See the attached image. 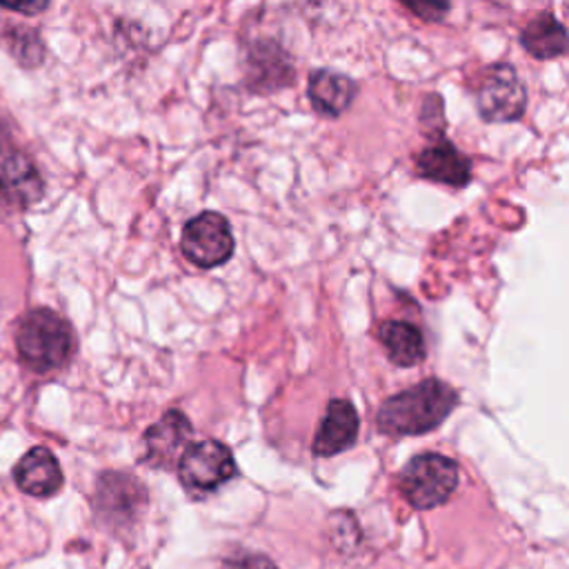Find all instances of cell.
<instances>
[{
  "label": "cell",
  "instance_id": "obj_8",
  "mask_svg": "<svg viewBox=\"0 0 569 569\" xmlns=\"http://www.w3.org/2000/svg\"><path fill=\"white\" fill-rule=\"evenodd\" d=\"M42 178L31 158L11 147L0 122V193L16 207L33 204L42 193Z\"/></svg>",
  "mask_w": 569,
  "mask_h": 569
},
{
  "label": "cell",
  "instance_id": "obj_12",
  "mask_svg": "<svg viewBox=\"0 0 569 569\" xmlns=\"http://www.w3.org/2000/svg\"><path fill=\"white\" fill-rule=\"evenodd\" d=\"M418 173L427 180L462 187L471 178V162L449 140L440 138L418 153Z\"/></svg>",
  "mask_w": 569,
  "mask_h": 569
},
{
  "label": "cell",
  "instance_id": "obj_5",
  "mask_svg": "<svg viewBox=\"0 0 569 569\" xmlns=\"http://www.w3.org/2000/svg\"><path fill=\"white\" fill-rule=\"evenodd\" d=\"M478 111L487 122H511L525 113L527 91L509 64H491L476 91Z\"/></svg>",
  "mask_w": 569,
  "mask_h": 569
},
{
  "label": "cell",
  "instance_id": "obj_6",
  "mask_svg": "<svg viewBox=\"0 0 569 569\" xmlns=\"http://www.w3.org/2000/svg\"><path fill=\"white\" fill-rule=\"evenodd\" d=\"M147 507L144 485L122 471H104L96 482V513L111 527H131Z\"/></svg>",
  "mask_w": 569,
  "mask_h": 569
},
{
  "label": "cell",
  "instance_id": "obj_10",
  "mask_svg": "<svg viewBox=\"0 0 569 569\" xmlns=\"http://www.w3.org/2000/svg\"><path fill=\"white\" fill-rule=\"evenodd\" d=\"M191 436L189 418L171 409L144 433V462L151 467H169L187 438Z\"/></svg>",
  "mask_w": 569,
  "mask_h": 569
},
{
  "label": "cell",
  "instance_id": "obj_7",
  "mask_svg": "<svg viewBox=\"0 0 569 569\" xmlns=\"http://www.w3.org/2000/svg\"><path fill=\"white\" fill-rule=\"evenodd\" d=\"M233 244L227 218L216 211H202L184 224L182 253L202 269L224 264L233 253Z\"/></svg>",
  "mask_w": 569,
  "mask_h": 569
},
{
  "label": "cell",
  "instance_id": "obj_1",
  "mask_svg": "<svg viewBox=\"0 0 569 569\" xmlns=\"http://www.w3.org/2000/svg\"><path fill=\"white\" fill-rule=\"evenodd\" d=\"M458 405V393L442 380H422L378 409V429L387 436H418L436 429Z\"/></svg>",
  "mask_w": 569,
  "mask_h": 569
},
{
  "label": "cell",
  "instance_id": "obj_2",
  "mask_svg": "<svg viewBox=\"0 0 569 569\" xmlns=\"http://www.w3.org/2000/svg\"><path fill=\"white\" fill-rule=\"evenodd\" d=\"M16 345L20 358L33 371H51L71 356L73 331L56 311L40 307L22 316L16 331Z\"/></svg>",
  "mask_w": 569,
  "mask_h": 569
},
{
  "label": "cell",
  "instance_id": "obj_17",
  "mask_svg": "<svg viewBox=\"0 0 569 569\" xmlns=\"http://www.w3.org/2000/svg\"><path fill=\"white\" fill-rule=\"evenodd\" d=\"M407 9L418 13L422 20H442V16L449 11V4L431 2V4H418V2H407Z\"/></svg>",
  "mask_w": 569,
  "mask_h": 569
},
{
  "label": "cell",
  "instance_id": "obj_11",
  "mask_svg": "<svg viewBox=\"0 0 569 569\" xmlns=\"http://www.w3.org/2000/svg\"><path fill=\"white\" fill-rule=\"evenodd\" d=\"M16 485L36 498L53 496L62 487V469L47 447L29 449L13 467Z\"/></svg>",
  "mask_w": 569,
  "mask_h": 569
},
{
  "label": "cell",
  "instance_id": "obj_13",
  "mask_svg": "<svg viewBox=\"0 0 569 569\" xmlns=\"http://www.w3.org/2000/svg\"><path fill=\"white\" fill-rule=\"evenodd\" d=\"M307 93L318 113L336 118L342 111H347V107L351 104V100L356 96V84L351 78H347L342 73H336L329 69H318L309 76Z\"/></svg>",
  "mask_w": 569,
  "mask_h": 569
},
{
  "label": "cell",
  "instance_id": "obj_4",
  "mask_svg": "<svg viewBox=\"0 0 569 569\" xmlns=\"http://www.w3.org/2000/svg\"><path fill=\"white\" fill-rule=\"evenodd\" d=\"M236 460L218 440L191 442L178 458L180 482L196 493H209L236 476Z\"/></svg>",
  "mask_w": 569,
  "mask_h": 569
},
{
  "label": "cell",
  "instance_id": "obj_18",
  "mask_svg": "<svg viewBox=\"0 0 569 569\" xmlns=\"http://www.w3.org/2000/svg\"><path fill=\"white\" fill-rule=\"evenodd\" d=\"M2 9H9V11H20V13H38L42 9H47V2H27V4H7V2H0Z\"/></svg>",
  "mask_w": 569,
  "mask_h": 569
},
{
  "label": "cell",
  "instance_id": "obj_9",
  "mask_svg": "<svg viewBox=\"0 0 569 569\" xmlns=\"http://www.w3.org/2000/svg\"><path fill=\"white\" fill-rule=\"evenodd\" d=\"M358 436V413L353 405L345 398H336L327 405L325 418L313 438V453L329 458L356 442Z\"/></svg>",
  "mask_w": 569,
  "mask_h": 569
},
{
  "label": "cell",
  "instance_id": "obj_15",
  "mask_svg": "<svg viewBox=\"0 0 569 569\" xmlns=\"http://www.w3.org/2000/svg\"><path fill=\"white\" fill-rule=\"evenodd\" d=\"M522 47L529 51V56L538 60L558 58L569 51V33L551 13H540L533 18L520 36Z\"/></svg>",
  "mask_w": 569,
  "mask_h": 569
},
{
  "label": "cell",
  "instance_id": "obj_16",
  "mask_svg": "<svg viewBox=\"0 0 569 569\" xmlns=\"http://www.w3.org/2000/svg\"><path fill=\"white\" fill-rule=\"evenodd\" d=\"M220 569H278V567L262 553H238L227 558Z\"/></svg>",
  "mask_w": 569,
  "mask_h": 569
},
{
  "label": "cell",
  "instance_id": "obj_3",
  "mask_svg": "<svg viewBox=\"0 0 569 569\" xmlns=\"http://www.w3.org/2000/svg\"><path fill=\"white\" fill-rule=\"evenodd\" d=\"M405 500L416 509H433L458 487V465L440 453L413 456L398 476Z\"/></svg>",
  "mask_w": 569,
  "mask_h": 569
},
{
  "label": "cell",
  "instance_id": "obj_14",
  "mask_svg": "<svg viewBox=\"0 0 569 569\" xmlns=\"http://www.w3.org/2000/svg\"><path fill=\"white\" fill-rule=\"evenodd\" d=\"M378 338L387 356L398 367H413L425 360V340L418 327L405 320H385L378 327Z\"/></svg>",
  "mask_w": 569,
  "mask_h": 569
}]
</instances>
